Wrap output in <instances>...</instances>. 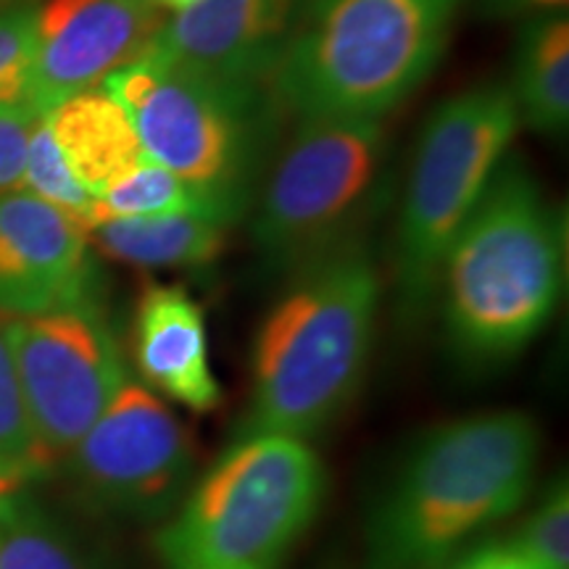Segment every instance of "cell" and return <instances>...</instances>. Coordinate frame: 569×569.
I'll return each mask as SVG.
<instances>
[{"instance_id":"obj_1","label":"cell","mask_w":569,"mask_h":569,"mask_svg":"<svg viewBox=\"0 0 569 569\" xmlns=\"http://www.w3.org/2000/svg\"><path fill=\"white\" fill-rule=\"evenodd\" d=\"M538 461V425L522 411H488L427 430L375 498L361 569H448L482 532L525 507Z\"/></svg>"},{"instance_id":"obj_2","label":"cell","mask_w":569,"mask_h":569,"mask_svg":"<svg viewBox=\"0 0 569 569\" xmlns=\"http://www.w3.org/2000/svg\"><path fill=\"white\" fill-rule=\"evenodd\" d=\"M380 296L361 240L296 269L253 338L251 398L234 438L311 440L336 422L365 380Z\"/></svg>"},{"instance_id":"obj_3","label":"cell","mask_w":569,"mask_h":569,"mask_svg":"<svg viewBox=\"0 0 569 569\" xmlns=\"http://www.w3.org/2000/svg\"><path fill=\"white\" fill-rule=\"evenodd\" d=\"M565 224L517 159L498 163L440 267L451 353L496 369L536 340L565 293Z\"/></svg>"},{"instance_id":"obj_4","label":"cell","mask_w":569,"mask_h":569,"mask_svg":"<svg viewBox=\"0 0 569 569\" xmlns=\"http://www.w3.org/2000/svg\"><path fill=\"white\" fill-rule=\"evenodd\" d=\"M465 3L306 0L269 90L298 119L380 122L438 67Z\"/></svg>"},{"instance_id":"obj_5","label":"cell","mask_w":569,"mask_h":569,"mask_svg":"<svg viewBox=\"0 0 569 569\" xmlns=\"http://www.w3.org/2000/svg\"><path fill=\"white\" fill-rule=\"evenodd\" d=\"M101 88L130 113L146 159L190 184L219 222L232 227L251 211L282 122L269 84L217 80L142 53Z\"/></svg>"},{"instance_id":"obj_6","label":"cell","mask_w":569,"mask_h":569,"mask_svg":"<svg viewBox=\"0 0 569 569\" xmlns=\"http://www.w3.org/2000/svg\"><path fill=\"white\" fill-rule=\"evenodd\" d=\"M327 472L309 440L234 438L156 532L163 569H282L315 525Z\"/></svg>"},{"instance_id":"obj_7","label":"cell","mask_w":569,"mask_h":569,"mask_svg":"<svg viewBox=\"0 0 569 569\" xmlns=\"http://www.w3.org/2000/svg\"><path fill=\"white\" fill-rule=\"evenodd\" d=\"M519 127L509 88L482 84L448 98L417 140L396 238L398 315L415 325L438 296L440 267L478 206Z\"/></svg>"},{"instance_id":"obj_8","label":"cell","mask_w":569,"mask_h":569,"mask_svg":"<svg viewBox=\"0 0 569 569\" xmlns=\"http://www.w3.org/2000/svg\"><path fill=\"white\" fill-rule=\"evenodd\" d=\"M386 132L375 119H298L253 201L251 240L267 272L293 274L353 243L377 209Z\"/></svg>"},{"instance_id":"obj_9","label":"cell","mask_w":569,"mask_h":569,"mask_svg":"<svg viewBox=\"0 0 569 569\" xmlns=\"http://www.w3.org/2000/svg\"><path fill=\"white\" fill-rule=\"evenodd\" d=\"M34 436L59 459L130 380L122 348L96 303L6 325Z\"/></svg>"},{"instance_id":"obj_10","label":"cell","mask_w":569,"mask_h":569,"mask_svg":"<svg viewBox=\"0 0 569 569\" xmlns=\"http://www.w3.org/2000/svg\"><path fill=\"white\" fill-rule=\"evenodd\" d=\"M69 472L92 507L167 519L190 488L193 443L167 401L127 380L69 451Z\"/></svg>"},{"instance_id":"obj_11","label":"cell","mask_w":569,"mask_h":569,"mask_svg":"<svg viewBox=\"0 0 569 569\" xmlns=\"http://www.w3.org/2000/svg\"><path fill=\"white\" fill-rule=\"evenodd\" d=\"M153 0H48L38 9L27 106L42 119L140 59L161 27Z\"/></svg>"},{"instance_id":"obj_12","label":"cell","mask_w":569,"mask_h":569,"mask_svg":"<svg viewBox=\"0 0 569 569\" xmlns=\"http://www.w3.org/2000/svg\"><path fill=\"white\" fill-rule=\"evenodd\" d=\"M306 0H201L161 21L148 56L230 82L269 84Z\"/></svg>"},{"instance_id":"obj_13","label":"cell","mask_w":569,"mask_h":569,"mask_svg":"<svg viewBox=\"0 0 569 569\" xmlns=\"http://www.w3.org/2000/svg\"><path fill=\"white\" fill-rule=\"evenodd\" d=\"M96 303L88 232L24 190L0 196V311L48 315Z\"/></svg>"},{"instance_id":"obj_14","label":"cell","mask_w":569,"mask_h":569,"mask_svg":"<svg viewBox=\"0 0 569 569\" xmlns=\"http://www.w3.org/2000/svg\"><path fill=\"white\" fill-rule=\"evenodd\" d=\"M132 359L161 401L209 415L222 403L201 303L182 284L148 282L134 306Z\"/></svg>"},{"instance_id":"obj_15","label":"cell","mask_w":569,"mask_h":569,"mask_svg":"<svg viewBox=\"0 0 569 569\" xmlns=\"http://www.w3.org/2000/svg\"><path fill=\"white\" fill-rule=\"evenodd\" d=\"M42 122L51 130L71 174L92 198L109 193L146 161L130 113L101 84L71 96L46 113Z\"/></svg>"},{"instance_id":"obj_16","label":"cell","mask_w":569,"mask_h":569,"mask_svg":"<svg viewBox=\"0 0 569 569\" xmlns=\"http://www.w3.org/2000/svg\"><path fill=\"white\" fill-rule=\"evenodd\" d=\"M519 122L540 134L567 132L569 124V21L567 13H549L525 21L511 80Z\"/></svg>"},{"instance_id":"obj_17","label":"cell","mask_w":569,"mask_h":569,"mask_svg":"<svg viewBox=\"0 0 569 569\" xmlns=\"http://www.w3.org/2000/svg\"><path fill=\"white\" fill-rule=\"evenodd\" d=\"M90 232L111 259L124 264L190 269L211 264L222 256L230 227L198 213H169V217L109 219Z\"/></svg>"},{"instance_id":"obj_18","label":"cell","mask_w":569,"mask_h":569,"mask_svg":"<svg viewBox=\"0 0 569 569\" xmlns=\"http://www.w3.org/2000/svg\"><path fill=\"white\" fill-rule=\"evenodd\" d=\"M0 569H96L46 509L11 493L0 511Z\"/></svg>"},{"instance_id":"obj_19","label":"cell","mask_w":569,"mask_h":569,"mask_svg":"<svg viewBox=\"0 0 569 569\" xmlns=\"http://www.w3.org/2000/svg\"><path fill=\"white\" fill-rule=\"evenodd\" d=\"M169 213H198V217H209L219 222L209 203L190 184H184L180 177L159 167L156 161L146 159L134 172L113 184L109 193L98 198L96 227L109 222V219L169 217Z\"/></svg>"},{"instance_id":"obj_20","label":"cell","mask_w":569,"mask_h":569,"mask_svg":"<svg viewBox=\"0 0 569 569\" xmlns=\"http://www.w3.org/2000/svg\"><path fill=\"white\" fill-rule=\"evenodd\" d=\"M53 461L34 436L9 340L0 330V475L19 488L48 475Z\"/></svg>"},{"instance_id":"obj_21","label":"cell","mask_w":569,"mask_h":569,"mask_svg":"<svg viewBox=\"0 0 569 569\" xmlns=\"http://www.w3.org/2000/svg\"><path fill=\"white\" fill-rule=\"evenodd\" d=\"M21 188H27L24 193L53 206L56 211L69 217L71 222L80 224L84 232H90L98 222V198H92L77 182V177L71 174L51 130H48V124L42 119H38V124H34L30 134V142H27L24 180H21Z\"/></svg>"},{"instance_id":"obj_22","label":"cell","mask_w":569,"mask_h":569,"mask_svg":"<svg viewBox=\"0 0 569 569\" xmlns=\"http://www.w3.org/2000/svg\"><path fill=\"white\" fill-rule=\"evenodd\" d=\"M511 546L536 569H569V488L567 478L553 480L522 519Z\"/></svg>"},{"instance_id":"obj_23","label":"cell","mask_w":569,"mask_h":569,"mask_svg":"<svg viewBox=\"0 0 569 569\" xmlns=\"http://www.w3.org/2000/svg\"><path fill=\"white\" fill-rule=\"evenodd\" d=\"M34 46L38 6H13L0 11V106H27Z\"/></svg>"},{"instance_id":"obj_24","label":"cell","mask_w":569,"mask_h":569,"mask_svg":"<svg viewBox=\"0 0 569 569\" xmlns=\"http://www.w3.org/2000/svg\"><path fill=\"white\" fill-rule=\"evenodd\" d=\"M38 119L27 106H0V196L21 190L27 142Z\"/></svg>"},{"instance_id":"obj_25","label":"cell","mask_w":569,"mask_h":569,"mask_svg":"<svg viewBox=\"0 0 569 569\" xmlns=\"http://www.w3.org/2000/svg\"><path fill=\"white\" fill-rule=\"evenodd\" d=\"M448 569H536L511 546L509 538H490L461 553Z\"/></svg>"},{"instance_id":"obj_26","label":"cell","mask_w":569,"mask_h":569,"mask_svg":"<svg viewBox=\"0 0 569 569\" xmlns=\"http://www.w3.org/2000/svg\"><path fill=\"white\" fill-rule=\"evenodd\" d=\"M569 0H478L486 19H538L567 9Z\"/></svg>"},{"instance_id":"obj_27","label":"cell","mask_w":569,"mask_h":569,"mask_svg":"<svg viewBox=\"0 0 569 569\" xmlns=\"http://www.w3.org/2000/svg\"><path fill=\"white\" fill-rule=\"evenodd\" d=\"M196 3H201V0H153V6L156 9H167V11H184V9H190V6H196Z\"/></svg>"},{"instance_id":"obj_28","label":"cell","mask_w":569,"mask_h":569,"mask_svg":"<svg viewBox=\"0 0 569 569\" xmlns=\"http://www.w3.org/2000/svg\"><path fill=\"white\" fill-rule=\"evenodd\" d=\"M11 493H17V486H13L11 480H6L3 475H0V496H11Z\"/></svg>"},{"instance_id":"obj_29","label":"cell","mask_w":569,"mask_h":569,"mask_svg":"<svg viewBox=\"0 0 569 569\" xmlns=\"http://www.w3.org/2000/svg\"><path fill=\"white\" fill-rule=\"evenodd\" d=\"M6 498L9 496H0V511H3V507H6Z\"/></svg>"}]
</instances>
